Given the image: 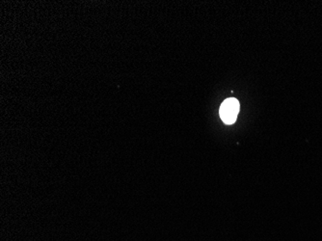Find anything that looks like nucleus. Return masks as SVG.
<instances>
[{
    "instance_id": "f257e3e1",
    "label": "nucleus",
    "mask_w": 322,
    "mask_h": 241,
    "mask_svg": "<svg viewBox=\"0 0 322 241\" xmlns=\"http://www.w3.org/2000/svg\"><path fill=\"white\" fill-rule=\"evenodd\" d=\"M239 112V102L236 98L230 97L227 98L220 107V117L222 121L227 124L231 125L235 122Z\"/></svg>"
}]
</instances>
